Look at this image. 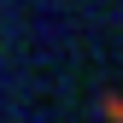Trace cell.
I'll use <instances>...</instances> for the list:
<instances>
[{
    "label": "cell",
    "instance_id": "obj_1",
    "mask_svg": "<svg viewBox=\"0 0 123 123\" xmlns=\"http://www.w3.org/2000/svg\"><path fill=\"white\" fill-rule=\"evenodd\" d=\"M100 111H105V123H123V94H105Z\"/></svg>",
    "mask_w": 123,
    "mask_h": 123
}]
</instances>
